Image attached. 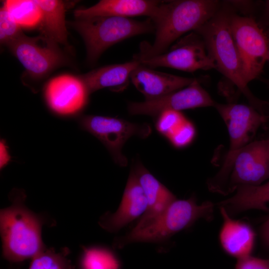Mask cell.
<instances>
[{
	"label": "cell",
	"instance_id": "cell-13",
	"mask_svg": "<svg viewBox=\"0 0 269 269\" xmlns=\"http://www.w3.org/2000/svg\"><path fill=\"white\" fill-rule=\"evenodd\" d=\"M89 94L80 77L69 74L51 79L44 89L49 108L61 116H70L80 111L86 106Z\"/></svg>",
	"mask_w": 269,
	"mask_h": 269
},
{
	"label": "cell",
	"instance_id": "cell-10",
	"mask_svg": "<svg viewBox=\"0 0 269 269\" xmlns=\"http://www.w3.org/2000/svg\"><path fill=\"white\" fill-rule=\"evenodd\" d=\"M82 128L99 139L109 150L115 162L121 166L127 164L122 152L127 140L134 135L146 136L149 128L133 124L121 119L96 115L81 118Z\"/></svg>",
	"mask_w": 269,
	"mask_h": 269
},
{
	"label": "cell",
	"instance_id": "cell-19",
	"mask_svg": "<svg viewBox=\"0 0 269 269\" xmlns=\"http://www.w3.org/2000/svg\"><path fill=\"white\" fill-rule=\"evenodd\" d=\"M140 65L134 60L95 69L80 76L89 94L105 88L122 90L126 88L133 72Z\"/></svg>",
	"mask_w": 269,
	"mask_h": 269
},
{
	"label": "cell",
	"instance_id": "cell-11",
	"mask_svg": "<svg viewBox=\"0 0 269 269\" xmlns=\"http://www.w3.org/2000/svg\"><path fill=\"white\" fill-rule=\"evenodd\" d=\"M216 102L195 80L189 85L161 97L142 102L130 103L128 111L132 115L158 116L167 110H181L214 107Z\"/></svg>",
	"mask_w": 269,
	"mask_h": 269
},
{
	"label": "cell",
	"instance_id": "cell-14",
	"mask_svg": "<svg viewBox=\"0 0 269 269\" xmlns=\"http://www.w3.org/2000/svg\"><path fill=\"white\" fill-rule=\"evenodd\" d=\"M147 206L145 194L134 172L132 171L118 209L114 213H107L103 215L99 224L107 231L117 232L143 215Z\"/></svg>",
	"mask_w": 269,
	"mask_h": 269
},
{
	"label": "cell",
	"instance_id": "cell-23",
	"mask_svg": "<svg viewBox=\"0 0 269 269\" xmlns=\"http://www.w3.org/2000/svg\"><path fill=\"white\" fill-rule=\"evenodd\" d=\"M118 259L110 250L100 247L83 248L80 269H120Z\"/></svg>",
	"mask_w": 269,
	"mask_h": 269
},
{
	"label": "cell",
	"instance_id": "cell-16",
	"mask_svg": "<svg viewBox=\"0 0 269 269\" xmlns=\"http://www.w3.org/2000/svg\"><path fill=\"white\" fill-rule=\"evenodd\" d=\"M160 2L152 0H101L90 7L76 9L74 14L76 18L99 16H146L151 19Z\"/></svg>",
	"mask_w": 269,
	"mask_h": 269
},
{
	"label": "cell",
	"instance_id": "cell-31",
	"mask_svg": "<svg viewBox=\"0 0 269 269\" xmlns=\"http://www.w3.org/2000/svg\"><path fill=\"white\" fill-rule=\"evenodd\" d=\"M268 41V61L269 62V28L265 30Z\"/></svg>",
	"mask_w": 269,
	"mask_h": 269
},
{
	"label": "cell",
	"instance_id": "cell-24",
	"mask_svg": "<svg viewBox=\"0 0 269 269\" xmlns=\"http://www.w3.org/2000/svg\"><path fill=\"white\" fill-rule=\"evenodd\" d=\"M69 253L67 248L58 252L53 248H46L31 259L28 269H74L68 258Z\"/></svg>",
	"mask_w": 269,
	"mask_h": 269
},
{
	"label": "cell",
	"instance_id": "cell-26",
	"mask_svg": "<svg viewBox=\"0 0 269 269\" xmlns=\"http://www.w3.org/2000/svg\"><path fill=\"white\" fill-rule=\"evenodd\" d=\"M157 116V130L167 138L187 120L180 112L171 110L163 111Z\"/></svg>",
	"mask_w": 269,
	"mask_h": 269
},
{
	"label": "cell",
	"instance_id": "cell-3",
	"mask_svg": "<svg viewBox=\"0 0 269 269\" xmlns=\"http://www.w3.org/2000/svg\"><path fill=\"white\" fill-rule=\"evenodd\" d=\"M269 178V138L251 141L228 151L217 174L207 181L209 190L223 195L241 186L257 185Z\"/></svg>",
	"mask_w": 269,
	"mask_h": 269
},
{
	"label": "cell",
	"instance_id": "cell-25",
	"mask_svg": "<svg viewBox=\"0 0 269 269\" xmlns=\"http://www.w3.org/2000/svg\"><path fill=\"white\" fill-rule=\"evenodd\" d=\"M21 27L3 5L0 9V43L8 45L23 33Z\"/></svg>",
	"mask_w": 269,
	"mask_h": 269
},
{
	"label": "cell",
	"instance_id": "cell-29",
	"mask_svg": "<svg viewBox=\"0 0 269 269\" xmlns=\"http://www.w3.org/2000/svg\"><path fill=\"white\" fill-rule=\"evenodd\" d=\"M10 156L9 155L5 141L1 139L0 141V168H3L9 162Z\"/></svg>",
	"mask_w": 269,
	"mask_h": 269
},
{
	"label": "cell",
	"instance_id": "cell-18",
	"mask_svg": "<svg viewBox=\"0 0 269 269\" xmlns=\"http://www.w3.org/2000/svg\"><path fill=\"white\" fill-rule=\"evenodd\" d=\"M220 209L223 218L220 241L223 249L238 259L251 255L255 239L254 231L247 223L232 219L223 207Z\"/></svg>",
	"mask_w": 269,
	"mask_h": 269
},
{
	"label": "cell",
	"instance_id": "cell-20",
	"mask_svg": "<svg viewBox=\"0 0 269 269\" xmlns=\"http://www.w3.org/2000/svg\"><path fill=\"white\" fill-rule=\"evenodd\" d=\"M231 197L218 204L229 215H235L250 209L269 211V181L257 185L238 187Z\"/></svg>",
	"mask_w": 269,
	"mask_h": 269
},
{
	"label": "cell",
	"instance_id": "cell-7",
	"mask_svg": "<svg viewBox=\"0 0 269 269\" xmlns=\"http://www.w3.org/2000/svg\"><path fill=\"white\" fill-rule=\"evenodd\" d=\"M230 25L248 84L263 72L268 61V41L265 30L250 16L231 13Z\"/></svg>",
	"mask_w": 269,
	"mask_h": 269
},
{
	"label": "cell",
	"instance_id": "cell-5",
	"mask_svg": "<svg viewBox=\"0 0 269 269\" xmlns=\"http://www.w3.org/2000/svg\"><path fill=\"white\" fill-rule=\"evenodd\" d=\"M213 208L214 205L210 201L198 205L194 198L176 199L142 228L132 229L127 235L117 239L115 247L122 248L132 243L161 242L199 219H211Z\"/></svg>",
	"mask_w": 269,
	"mask_h": 269
},
{
	"label": "cell",
	"instance_id": "cell-17",
	"mask_svg": "<svg viewBox=\"0 0 269 269\" xmlns=\"http://www.w3.org/2000/svg\"><path fill=\"white\" fill-rule=\"evenodd\" d=\"M145 194L147 209L134 227L142 228L159 215L175 200L174 195L141 164L134 170Z\"/></svg>",
	"mask_w": 269,
	"mask_h": 269
},
{
	"label": "cell",
	"instance_id": "cell-6",
	"mask_svg": "<svg viewBox=\"0 0 269 269\" xmlns=\"http://www.w3.org/2000/svg\"><path fill=\"white\" fill-rule=\"evenodd\" d=\"M68 23L81 35L87 57L95 62L109 47L135 35L151 32L154 25L149 19L139 21L131 17L99 16L76 18Z\"/></svg>",
	"mask_w": 269,
	"mask_h": 269
},
{
	"label": "cell",
	"instance_id": "cell-21",
	"mask_svg": "<svg viewBox=\"0 0 269 269\" xmlns=\"http://www.w3.org/2000/svg\"><path fill=\"white\" fill-rule=\"evenodd\" d=\"M35 0L42 13L40 23L42 35L57 44L67 45L68 32L64 3L57 0Z\"/></svg>",
	"mask_w": 269,
	"mask_h": 269
},
{
	"label": "cell",
	"instance_id": "cell-22",
	"mask_svg": "<svg viewBox=\"0 0 269 269\" xmlns=\"http://www.w3.org/2000/svg\"><path fill=\"white\" fill-rule=\"evenodd\" d=\"M3 5L21 27H33L41 22V10L35 0H7Z\"/></svg>",
	"mask_w": 269,
	"mask_h": 269
},
{
	"label": "cell",
	"instance_id": "cell-27",
	"mask_svg": "<svg viewBox=\"0 0 269 269\" xmlns=\"http://www.w3.org/2000/svg\"><path fill=\"white\" fill-rule=\"evenodd\" d=\"M195 134L194 126L186 120L168 138L175 146L182 147L191 142Z\"/></svg>",
	"mask_w": 269,
	"mask_h": 269
},
{
	"label": "cell",
	"instance_id": "cell-32",
	"mask_svg": "<svg viewBox=\"0 0 269 269\" xmlns=\"http://www.w3.org/2000/svg\"><path fill=\"white\" fill-rule=\"evenodd\" d=\"M265 15L269 19V0H267L265 5Z\"/></svg>",
	"mask_w": 269,
	"mask_h": 269
},
{
	"label": "cell",
	"instance_id": "cell-1",
	"mask_svg": "<svg viewBox=\"0 0 269 269\" xmlns=\"http://www.w3.org/2000/svg\"><path fill=\"white\" fill-rule=\"evenodd\" d=\"M219 9L216 0L162 1L152 19L155 31L152 44L142 42L139 56L163 53L185 33L195 31Z\"/></svg>",
	"mask_w": 269,
	"mask_h": 269
},
{
	"label": "cell",
	"instance_id": "cell-30",
	"mask_svg": "<svg viewBox=\"0 0 269 269\" xmlns=\"http://www.w3.org/2000/svg\"><path fill=\"white\" fill-rule=\"evenodd\" d=\"M261 234L263 240L269 247V218L265 221L262 227Z\"/></svg>",
	"mask_w": 269,
	"mask_h": 269
},
{
	"label": "cell",
	"instance_id": "cell-15",
	"mask_svg": "<svg viewBox=\"0 0 269 269\" xmlns=\"http://www.w3.org/2000/svg\"><path fill=\"white\" fill-rule=\"evenodd\" d=\"M195 80L157 71L140 64L131 76L132 83L144 96L145 100L155 99L181 89Z\"/></svg>",
	"mask_w": 269,
	"mask_h": 269
},
{
	"label": "cell",
	"instance_id": "cell-28",
	"mask_svg": "<svg viewBox=\"0 0 269 269\" xmlns=\"http://www.w3.org/2000/svg\"><path fill=\"white\" fill-rule=\"evenodd\" d=\"M238 260L235 269H269V260L251 255Z\"/></svg>",
	"mask_w": 269,
	"mask_h": 269
},
{
	"label": "cell",
	"instance_id": "cell-12",
	"mask_svg": "<svg viewBox=\"0 0 269 269\" xmlns=\"http://www.w3.org/2000/svg\"><path fill=\"white\" fill-rule=\"evenodd\" d=\"M214 107L224 121L230 138L228 151L240 149L250 143L266 116L252 106L236 103H215Z\"/></svg>",
	"mask_w": 269,
	"mask_h": 269
},
{
	"label": "cell",
	"instance_id": "cell-9",
	"mask_svg": "<svg viewBox=\"0 0 269 269\" xmlns=\"http://www.w3.org/2000/svg\"><path fill=\"white\" fill-rule=\"evenodd\" d=\"M7 46L34 79L45 77L67 61L58 44L43 35L30 37L23 33Z\"/></svg>",
	"mask_w": 269,
	"mask_h": 269
},
{
	"label": "cell",
	"instance_id": "cell-8",
	"mask_svg": "<svg viewBox=\"0 0 269 269\" xmlns=\"http://www.w3.org/2000/svg\"><path fill=\"white\" fill-rule=\"evenodd\" d=\"M134 59L149 68L168 67L188 72L215 69L202 37L195 31L178 39L169 50L152 56H139Z\"/></svg>",
	"mask_w": 269,
	"mask_h": 269
},
{
	"label": "cell",
	"instance_id": "cell-4",
	"mask_svg": "<svg viewBox=\"0 0 269 269\" xmlns=\"http://www.w3.org/2000/svg\"><path fill=\"white\" fill-rule=\"evenodd\" d=\"M231 13L228 9L219 8L195 32L202 37L215 69L235 85L253 106L260 111L263 103L251 94L243 77L240 58L230 28Z\"/></svg>",
	"mask_w": 269,
	"mask_h": 269
},
{
	"label": "cell",
	"instance_id": "cell-2",
	"mask_svg": "<svg viewBox=\"0 0 269 269\" xmlns=\"http://www.w3.org/2000/svg\"><path fill=\"white\" fill-rule=\"evenodd\" d=\"M26 197L23 190L13 189L10 205L0 211L2 256L11 263L32 259L46 248L42 238L44 219L27 208Z\"/></svg>",
	"mask_w": 269,
	"mask_h": 269
}]
</instances>
